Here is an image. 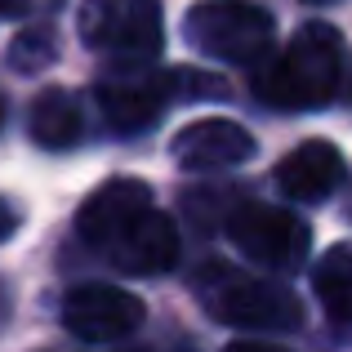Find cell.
I'll list each match as a JSON object with an SVG mask.
<instances>
[{"mask_svg":"<svg viewBox=\"0 0 352 352\" xmlns=\"http://www.w3.org/2000/svg\"><path fill=\"white\" fill-rule=\"evenodd\" d=\"M76 232L94 254H103L116 272L161 276L179 263V232L170 214H161L152 188L138 179H112L80 206Z\"/></svg>","mask_w":352,"mask_h":352,"instance_id":"cell-1","label":"cell"},{"mask_svg":"<svg viewBox=\"0 0 352 352\" xmlns=\"http://www.w3.org/2000/svg\"><path fill=\"white\" fill-rule=\"evenodd\" d=\"M339 80H344V41L330 23H308L290 36L276 58L258 63L254 94L258 103L281 112H312L335 98Z\"/></svg>","mask_w":352,"mask_h":352,"instance_id":"cell-2","label":"cell"},{"mask_svg":"<svg viewBox=\"0 0 352 352\" xmlns=\"http://www.w3.org/2000/svg\"><path fill=\"white\" fill-rule=\"evenodd\" d=\"M197 299L223 326L241 330H294L303 321V303L281 281L250 276L228 263H206L197 272Z\"/></svg>","mask_w":352,"mask_h":352,"instance_id":"cell-3","label":"cell"},{"mask_svg":"<svg viewBox=\"0 0 352 352\" xmlns=\"http://www.w3.org/2000/svg\"><path fill=\"white\" fill-rule=\"evenodd\" d=\"M276 23L254 0H201L183 18V41L219 63H263Z\"/></svg>","mask_w":352,"mask_h":352,"instance_id":"cell-4","label":"cell"},{"mask_svg":"<svg viewBox=\"0 0 352 352\" xmlns=\"http://www.w3.org/2000/svg\"><path fill=\"white\" fill-rule=\"evenodd\" d=\"M76 27L103 58H156L165 45L161 0H85Z\"/></svg>","mask_w":352,"mask_h":352,"instance_id":"cell-5","label":"cell"},{"mask_svg":"<svg viewBox=\"0 0 352 352\" xmlns=\"http://www.w3.org/2000/svg\"><path fill=\"white\" fill-rule=\"evenodd\" d=\"M170 103H179V72H161L147 58H112L98 80V112L120 134L156 125Z\"/></svg>","mask_w":352,"mask_h":352,"instance_id":"cell-6","label":"cell"},{"mask_svg":"<svg viewBox=\"0 0 352 352\" xmlns=\"http://www.w3.org/2000/svg\"><path fill=\"white\" fill-rule=\"evenodd\" d=\"M228 241L245 258H254L258 267L276 276H290L308 263L312 232L294 210L285 206H263V201H245L228 214Z\"/></svg>","mask_w":352,"mask_h":352,"instance_id":"cell-7","label":"cell"},{"mask_svg":"<svg viewBox=\"0 0 352 352\" xmlns=\"http://www.w3.org/2000/svg\"><path fill=\"white\" fill-rule=\"evenodd\" d=\"M63 326L85 344H116L143 326V299L120 285H76L63 299Z\"/></svg>","mask_w":352,"mask_h":352,"instance_id":"cell-8","label":"cell"},{"mask_svg":"<svg viewBox=\"0 0 352 352\" xmlns=\"http://www.w3.org/2000/svg\"><path fill=\"white\" fill-rule=\"evenodd\" d=\"M170 156L183 170H228V165H241L254 156V134L241 120L206 116V120H192V125H183L174 134Z\"/></svg>","mask_w":352,"mask_h":352,"instance_id":"cell-9","label":"cell"},{"mask_svg":"<svg viewBox=\"0 0 352 352\" xmlns=\"http://www.w3.org/2000/svg\"><path fill=\"white\" fill-rule=\"evenodd\" d=\"M344 152L326 138H312L276 161V188L290 201H326L344 183Z\"/></svg>","mask_w":352,"mask_h":352,"instance_id":"cell-10","label":"cell"},{"mask_svg":"<svg viewBox=\"0 0 352 352\" xmlns=\"http://www.w3.org/2000/svg\"><path fill=\"white\" fill-rule=\"evenodd\" d=\"M27 125H32L36 147H45V152H63V147H76V143H80V134H85V116H80V103L67 94V89H45V94H36Z\"/></svg>","mask_w":352,"mask_h":352,"instance_id":"cell-11","label":"cell"},{"mask_svg":"<svg viewBox=\"0 0 352 352\" xmlns=\"http://www.w3.org/2000/svg\"><path fill=\"white\" fill-rule=\"evenodd\" d=\"M312 285H317V299L330 312V321L335 326H352V250L348 245H335L317 258Z\"/></svg>","mask_w":352,"mask_h":352,"instance_id":"cell-12","label":"cell"},{"mask_svg":"<svg viewBox=\"0 0 352 352\" xmlns=\"http://www.w3.org/2000/svg\"><path fill=\"white\" fill-rule=\"evenodd\" d=\"M54 58H58V36L45 23L23 27V32L9 41V67L14 72H45Z\"/></svg>","mask_w":352,"mask_h":352,"instance_id":"cell-13","label":"cell"},{"mask_svg":"<svg viewBox=\"0 0 352 352\" xmlns=\"http://www.w3.org/2000/svg\"><path fill=\"white\" fill-rule=\"evenodd\" d=\"M63 0H5V14L14 18H41V14H54Z\"/></svg>","mask_w":352,"mask_h":352,"instance_id":"cell-14","label":"cell"},{"mask_svg":"<svg viewBox=\"0 0 352 352\" xmlns=\"http://www.w3.org/2000/svg\"><path fill=\"white\" fill-rule=\"evenodd\" d=\"M18 223H23L18 206H14V201H5V197H0V241H9V236H14V232H18Z\"/></svg>","mask_w":352,"mask_h":352,"instance_id":"cell-15","label":"cell"},{"mask_svg":"<svg viewBox=\"0 0 352 352\" xmlns=\"http://www.w3.org/2000/svg\"><path fill=\"white\" fill-rule=\"evenodd\" d=\"M223 352H285V348H272V344H254V339H236V344H228Z\"/></svg>","mask_w":352,"mask_h":352,"instance_id":"cell-16","label":"cell"},{"mask_svg":"<svg viewBox=\"0 0 352 352\" xmlns=\"http://www.w3.org/2000/svg\"><path fill=\"white\" fill-rule=\"evenodd\" d=\"M0 125H5V98H0Z\"/></svg>","mask_w":352,"mask_h":352,"instance_id":"cell-17","label":"cell"},{"mask_svg":"<svg viewBox=\"0 0 352 352\" xmlns=\"http://www.w3.org/2000/svg\"><path fill=\"white\" fill-rule=\"evenodd\" d=\"M312 5H330V0H312Z\"/></svg>","mask_w":352,"mask_h":352,"instance_id":"cell-18","label":"cell"},{"mask_svg":"<svg viewBox=\"0 0 352 352\" xmlns=\"http://www.w3.org/2000/svg\"><path fill=\"white\" fill-rule=\"evenodd\" d=\"M0 18H5V0H0Z\"/></svg>","mask_w":352,"mask_h":352,"instance_id":"cell-19","label":"cell"}]
</instances>
